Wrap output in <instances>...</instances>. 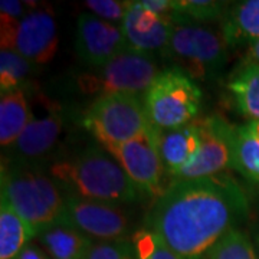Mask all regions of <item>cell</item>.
Segmentation results:
<instances>
[{
	"label": "cell",
	"mask_w": 259,
	"mask_h": 259,
	"mask_svg": "<svg viewBox=\"0 0 259 259\" xmlns=\"http://www.w3.org/2000/svg\"><path fill=\"white\" fill-rule=\"evenodd\" d=\"M248 213L246 194L231 176L168 186L147 216V229L185 259H200Z\"/></svg>",
	"instance_id": "6da1fadb"
},
{
	"label": "cell",
	"mask_w": 259,
	"mask_h": 259,
	"mask_svg": "<svg viewBox=\"0 0 259 259\" xmlns=\"http://www.w3.org/2000/svg\"><path fill=\"white\" fill-rule=\"evenodd\" d=\"M49 173L56 185L88 200L117 204L134 202L139 197L140 190L118 161L100 148L91 147L76 157L56 161Z\"/></svg>",
	"instance_id": "7a4b0ae2"
},
{
	"label": "cell",
	"mask_w": 259,
	"mask_h": 259,
	"mask_svg": "<svg viewBox=\"0 0 259 259\" xmlns=\"http://www.w3.org/2000/svg\"><path fill=\"white\" fill-rule=\"evenodd\" d=\"M2 197L26 222L35 238L64 214L65 199L59 186L39 171L3 168Z\"/></svg>",
	"instance_id": "3957f363"
},
{
	"label": "cell",
	"mask_w": 259,
	"mask_h": 259,
	"mask_svg": "<svg viewBox=\"0 0 259 259\" xmlns=\"http://www.w3.org/2000/svg\"><path fill=\"white\" fill-rule=\"evenodd\" d=\"M82 122L104 147L137 139L154 125L144 100L128 93L100 95L87 110Z\"/></svg>",
	"instance_id": "277c9868"
},
{
	"label": "cell",
	"mask_w": 259,
	"mask_h": 259,
	"mask_svg": "<svg viewBox=\"0 0 259 259\" xmlns=\"http://www.w3.org/2000/svg\"><path fill=\"white\" fill-rule=\"evenodd\" d=\"M202 91L180 68L164 69L144 94L150 121L160 130H176L190 124L200 108Z\"/></svg>",
	"instance_id": "5b68a950"
},
{
	"label": "cell",
	"mask_w": 259,
	"mask_h": 259,
	"mask_svg": "<svg viewBox=\"0 0 259 259\" xmlns=\"http://www.w3.org/2000/svg\"><path fill=\"white\" fill-rule=\"evenodd\" d=\"M226 47L222 32L199 23H176L164 55L176 61L190 78L204 79L226 64Z\"/></svg>",
	"instance_id": "8992f818"
},
{
	"label": "cell",
	"mask_w": 259,
	"mask_h": 259,
	"mask_svg": "<svg viewBox=\"0 0 259 259\" xmlns=\"http://www.w3.org/2000/svg\"><path fill=\"white\" fill-rule=\"evenodd\" d=\"M160 72L154 55L127 51L105 66L81 74L76 82L82 93L98 94V97L114 93L140 95L147 93Z\"/></svg>",
	"instance_id": "52a82bcc"
},
{
	"label": "cell",
	"mask_w": 259,
	"mask_h": 259,
	"mask_svg": "<svg viewBox=\"0 0 259 259\" xmlns=\"http://www.w3.org/2000/svg\"><path fill=\"white\" fill-rule=\"evenodd\" d=\"M160 131L158 127L153 125L137 139L105 146V150L118 161L136 187L157 199L168 189L164 185L167 171L160 154Z\"/></svg>",
	"instance_id": "ba28073f"
},
{
	"label": "cell",
	"mask_w": 259,
	"mask_h": 259,
	"mask_svg": "<svg viewBox=\"0 0 259 259\" xmlns=\"http://www.w3.org/2000/svg\"><path fill=\"white\" fill-rule=\"evenodd\" d=\"M2 49L13 51L33 65H45L58 49V29L52 13L35 10L20 20L2 18Z\"/></svg>",
	"instance_id": "9c48e42d"
},
{
	"label": "cell",
	"mask_w": 259,
	"mask_h": 259,
	"mask_svg": "<svg viewBox=\"0 0 259 259\" xmlns=\"http://www.w3.org/2000/svg\"><path fill=\"white\" fill-rule=\"evenodd\" d=\"M194 122L200 134L199 153L193 161L173 179V182L212 177L232 167L235 127L216 115Z\"/></svg>",
	"instance_id": "30bf717a"
},
{
	"label": "cell",
	"mask_w": 259,
	"mask_h": 259,
	"mask_svg": "<svg viewBox=\"0 0 259 259\" xmlns=\"http://www.w3.org/2000/svg\"><path fill=\"white\" fill-rule=\"evenodd\" d=\"M59 222L101 242L124 239L128 231V221L115 204L88 200L74 194L65 197L64 214Z\"/></svg>",
	"instance_id": "8fae6325"
},
{
	"label": "cell",
	"mask_w": 259,
	"mask_h": 259,
	"mask_svg": "<svg viewBox=\"0 0 259 259\" xmlns=\"http://www.w3.org/2000/svg\"><path fill=\"white\" fill-rule=\"evenodd\" d=\"M75 48L79 59L91 69L102 68L121 54L131 51L118 25L93 13H81L76 20Z\"/></svg>",
	"instance_id": "7c38bea8"
},
{
	"label": "cell",
	"mask_w": 259,
	"mask_h": 259,
	"mask_svg": "<svg viewBox=\"0 0 259 259\" xmlns=\"http://www.w3.org/2000/svg\"><path fill=\"white\" fill-rule=\"evenodd\" d=\"M120 28L131 51L154 55V52L164 54L175 22L173 19L154 13L143 2H130Z\"/></svg>",
	"instance_id": "4fadbf2b"
},
{
	"label": "cell",
	"mask_w": 259,
	"mask_h": 259,
	"mask_svg": "<svg viewBox=\"0 0 259 259\" xmlns=\"http://www.w3.org/2000/svg\"><path fill=\"white\" fill-rule=\"evenodd\" d=\"M64 117L61 110L49 104L47 114L33 115L26 130L15 143L16 154L22 158H37L45 156L56 144L62 134Z\"/></svg>",
	"instance_id": "5bb4252c"
},
{
	"label": "cell",
	"mask_w": 259,
	"mask_h": 259,
	"mask_svg": "<svg viewBox=\"0 0 259 259\" xmlns=\"http://www.w3.org/2000/svg\"><path fill=\"white\" fill-rule=\"evenodd\" d=\"M200 148V134L196 122L176 130L160 131V154L166 171L175 177L193 161Z\"/></svg>",
	"instance_id": "9a60e30c"
},
{
	"label": "cell",
	"mask_w": 259,
	"mask_h": 259,
	"mask_svg": "<svg viewBox=\"0 0 259 259\" xmlns=\"http://www.w3.org/2000/svg\"><path fill=\"white\" fill-rule=\"evenodd\" d=\"M36 239L51 259H87L94 245L91 238L62 222L44 229Z\"/></svg>",
	"instance_id": "2e32d148"
},
{
	"label": "cell",
	"mask_w": 259,
	"mask_h": 259,
	"mask_svg": "<svg viewBox=\"0 0 259 259\" xmlns=\"http://www.w3.org/2000/svg\"><path fill=\"white\" fill-rule=\"evenodd\" d=\"M222 35L228 47L259 40V0L233 5L223 18Z\"/></svg>",
	"instance_id": "e0dca14e"
},
{
	"label": "cell",
	"mask_w": 259,
	"mask_h": 259,
	"mask_svg": "<svg viewBox=\"0 0 259 259\" xmlns=\"http://www.w3.org/2000/svg\"><path fill=\"white\" fill-rule=\"evenodd\" d=\"M30 111L23 90L2 94L0 100V144L10 147L15 144L32 121Z\"/></svg>",
	"instance_id": "ac0fdd59"
},
{
	"label": "cell",
	"mask_w": 259,
	"mask_h": 259,
	"mask_svg": "<svg viewBox=\"0 0 259 259\" xmlns=\"http://www.w3.org/2000/svg\"><path fill=\"white\" fill-rule=\"evenodd\" d=\"M232 168L259 183V121H249L233 133Z\"/></svg>",
	"instance_id": "d6986e66"
},
{
	"label": "cell",
	"mask_w": 259,
	"mask_h": 259,
	"mask_svg": "<svg viewBox=\"0 0 259 259\" xmlns=\"http://www.w3.org/2000/svg\"><path fill=\"white\" fill-rule=\"evenodd\" d=\"M0 202V259H16L35 233L3 197Z\"/></svg>",
	"instance_id": "ffe728a7"
},
{
	"label": "cell",
	"mask_w": 259,
	"mask_h": 259,
	"mask_svg": "<svg viewBox=\"0 0 259 259\" xmlns=\"http://www.w3.org/2000/svg\"><path fill=\"white\" fill-rule=\"evenodd\" d=\"M233 100L239 111L250 118L259 121V66H243L232 75L228 83Z\"/></svg>",
	"instance_id": "44dd1931"
},
{
	"label": "cell",
	"mask_w": 259,
	"mask_h": 259,
	"mask_svg": "<svg viewBox=\"0 0 259 259\" xmlns=\"http://www.w3.org/2000/svg\"><path fill=\"white\" fill-rule=\"evenodd\" d=\"M223 2L212 0H173L175 25L176 23H199L213 22L225 18Z\"/></svg>",
	"instance_id": "7402d4cb"
},
{
	"label": "cell",
	"mask_w": 259,
	"mask_h": 259,
	"mask_svg": "<svg viewBox=\"0 0 259 259\" xmlns=\"http://www.w3.org/2000/svg\"><path fill=\"white\" fill-rule=\"evenodd\" d=\"M32 66L28 59L13 51L2 49L0 52V91L2 94L22 90L32 72Z\"/></svg>",
	"instance_id": "603a6c76"
},
{
	"label": "cell",
	"mask_w": 259,
	"mask_h": 259,
	"mask_svg": "<svg viewBox=\"0 0 259 259\" xmlns=\"http://www.w3.org/2000/svg\"><path fill=\"white\" fill-rule=\"evenodd\" d=\"M206 255L207 259H258L249 238L236 228L216 242Z\"/></svg>",
	"instance_id": "cb8c5ba5"
},
{
	"label": "cell",
	"mask_w": 259,
	"mask_h": 259,
	"mask_svg": "<svg viewBox=\"0 0 259 259\" xmlns=\"http://www.w3.org/2000/svg\"><path fill=\"white\" fill-rule=\"evenodd\" d=\"M133 243L136 248V259H185L148 229L137 232Z\"/></svg>",
	"instance_id": "d4e9b609"
},
{
	"label": "cell",
	"mask_w": 259,
	"mask_h": 259,
	"mask_svg": "<svg viewBox=\"0 0 259 259\" xmlns=\"http://www.w3.org/2000/svg\"><path fill=\"white\" fill-rule=\"evenodd\" d=\"M87 259H136L134 243L127 239L94 243Z\"/></svg>",
	"instance_id": "484cf974"
},
{
	"label": "cell",
	"mask_w": 259,
	"mask_h": 259,
	"mask_svg": "<svg viewBox=\"0 0 259 259\" xmlns=\"http://www.w3.org/2000/svg\"><path fill=\"white\" fill-rule=\"evenodd\" d=\"M85 6L93 12V15L98 16L105 22L120 26L127 15L130 8V2L121 0H88Z\"/></svg>",
	"instance_id": "4316f807"
},
{
	"label": "cell",
	"mask_w": 259,
	"mask_h": 259,
	"mask_svg": "<svg viewBox=\"0 0 259 259\" xmlns=\"http://www.w3.org/2000/svg\"><path fill=\"white\" fill-rule=\"evenodd\" d=\"M23 3L16 0H2L0 2V18L10 19V20H20L26 16Z\"/></svg>",
	"instance_id": "83f0119b"
},
{
	"label": "cell",
	"mask_w": 259,
	"mask_h": 259,
	"mask_svg": "<svg viewBox=\"0 0 259 259\" xmlns=\"http://www.w3.org/2000/svg\"><path fill=\"white\" fill-rule=\"evenodd\" d=\"M252 65H258L259 66V40H255L249 44V47L246 49V54L242 59L239 68L243 66H252Z\"/></svg>",
	"instance_id": "f1b7e54d"
},
{
	"label": "cell",
	"mask_w": 259,
	"mask_h": 259,
	"mask_svg": "<svg viewBox=\"0 0 259 259\" xmlns=\"http://www.w3.org/2000/svg\"><path fill=\"white\" fill-rule=\"evenodd\" d=\"M16 259H51V258H49V255H48L47 252L42 249V248H37L36 245L29 243L28 246L20 252V255H19Z\"/></svg>",
	"instance_id": "f546056e"
}]
</instances>
